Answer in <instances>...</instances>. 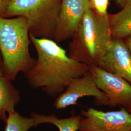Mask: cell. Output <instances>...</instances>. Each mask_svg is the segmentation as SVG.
Instances as JSON below:
<instances>
[{
    "label": "cell",
    "instance_id": "cell-2",
    "mask_svg": "<svg viewBox=\"0 0 131 131\" xmlns=\"http://www.w3.org/2000/svg\"><path fill=\"white\" fill-rule=\"evenodd\" d=\"M68 56L88 66H98L112 41L109 13L101 15L90 8L71 38Z\"/></svg>",
    "mask_w": 131,
    "mask_h": 131
},
{
    "label": "cell",
    "instance_id": "cell-5",
    "mask_svg": "<svg viewBox=\"0 0 131 131\" xmlns=\"http://www.w3.org/2000/svg\"><path fill=\"white\" fill-rule=\"evenodd\" d=\"M77 131H131V114L124 107L103 111L93 108L83 110Z\"/></svg>",
    "mask_w": 131,
    "mask_h": 131
},
{
    "label": "cell",
    "instance_id": "cell-14",
    "mask_svg": "<svg viewBox=\"0 0 131 131\" xmlns=\"http://www.w3.org/2000/svg\"><path fill=\"white\" fill-rule=\"evenodd\" d=\"M91 8L101 15L107 14L109 0H89Z\"/></svg>",
    "mask_w": 131,
    "mask_h": 131
},
{
    "label": "cell",
    "instance_id": "cell-13",
    "mask_svg": "<svg viewBox=\"0 0 131 131\" xmlns=\"http://www.w3.org/2000/svg\"><path fill=\"white\" fill-rule=\"evenodd\" d=\"M5 123V131H28L37 126L33 117H25L16 111L8 114Z\"/></svg>",
    "mask_w": 131,
    "mask_h": 131
},
{
    "label": "cell",
    "instance_id": "cell-11",
    "mask_svg": "<svg viewBox=\"0 0 131 131\" xmlns=\"http://www.w3.org/2000/svg\"><path fill=\"white\" fill-rule=\"evenodd\" d=\"M112 39H124L131 36V7L122 8L118 12L109 14Z\"/></svg>",
    "mask_w": 131,
    "mask_h": 131
},
{
    "label": "cell",
    "instance_id": "cell-19",
    "mask_svg": "<svg viewBox=\"0 0 131 131\" xmlns=\"http://www.w3.org/2000/svg\"><path fill=\"white\" fill-rule=\"evenodd\" d=\"M125 108L126 109L127 111L128 112L131 114V103L127 106H126V107H125Z\"/></svg>",
    "mask_w": 131,
    "mask_h": 131
},
{
    "label": "cell",
    "instance_id": "cell-16",
    "mask_svg": "<svg viewBox=\"0 0 131 131\" xmlns=\"http://www.w3.org/2000/svg\"><path fill=\"white\" fill-rule=\"evenodd\" d=\"M115 3L120 8L131 7V0H115Z\"/></svg>",
    "mask_w": 131,
    "mask_h": 131
},
{
    "label": "cell",
    "instance_id": "cell-17",
    "mask_svg": "<svg viewBox=\"0 0 131 131\" xmlns=\"http://www.w3.org/2000/svg\"><path fill=\"white\" fill-rule=\"evenodd\" d=\"M126 44L127 47L128 48L131 54V36L123 39Z\"/></svg>",
    "mask_w": 131,
    "mask_h": 131
},
{
    "label": "cell",
    "instance_id": "cell-3",
    "mask_svg": "<svg viewBox=\"0 0 131 131\" xmlns=\"http://www.w3.org/2000/svg\"><path fill=\"white\" fill-rule=\"evenodd\" d=\"M29 34L24 17L0 18V52L4 74L11 80L19 72L25 74L36 63L30 52Z\"/></svg>",
    "mask_w": 131,
    "mask_h": 131
},
{
    "label": "cell",
    "instance_id": "cell-7",
    "mask_svg": "<svg viewBox=\"0 0 131 131\" xmlns=\"http://www.w3.org/2000/svg\"><path fill=\"white\" fill-rule=\"evenodd\" d=\"M89 68L97 86L106 96L108 106L125 108L131 103V84L126 80L98 66Z\"/></svg>",
    "mask_w": 131,
    "mask_h": 131
},
{
    "label": "cell",
    "instance_id": "cell-15",
    "mask_svg": "<svg viewBox=\"0 0 131 131\" xmlns=\"http://www.w3.org/2000/svg\"><path fill=\"white\" fill-rule=\"evenodd\" d=\"M11 0H0V18L3 17Z\"/></svg>",
    "mask_w": 131,
    "mask_h": 131
},
{
    "label": "cell",
    "instance_id": "cell-6",
    "mask_svg": "<svg viewBox=\"0 0 131 131\" xmlns=\"http://www.w3.org/2000/svg\"><path fill=\"white\" fill-rule=\"evenodd\" d=\"M84 97H94L96 105H108L106 96L97 86L89 70L72 80L65 90L57 96L53 106L57 110L65 109L77 104L78 100Z\"/></svg>",
    "mask_w": 131,
    "mask_h": 131
},
{
    "label": "cell",
    "instance_id": "cell-4",
    "mask_svg": "<svg viewBox=\"0 0 131 131\" xmlns=\"http://www.w3.org/2000/svg\"><path fill=\"white\" fill-rule=\"evenodd\" d=\"M61 4V0H11L3 18L24 17L34 37L53 39Z\"/></svg>",
    "mask_w": 131,
    "mask_h": 131
},
{
    "label": "cell",
    "instance_id": "cell-18",
    "mask_svg": "<svg viewBox=\"0 0 131 131\" xmlns=\"http://www.w3.org/2000/svg\"><path fill=\"white\" fill-rule=\"evenodd\" d=\"M4 75V66L2 56L0 52V76Z\"/></svg>",
    "mask_w": 131,
    "mask_h": 131
},
{
    "label": "cell",
    "instance_id": "cell-12",
    "mask_svg": "<svg viewBox=\"0 0 131 131\" xmlns=\"http://www.w3.org/2000/svg\"><path fill=\"white\" fill-rule=\"evenodd\" d=\"M31 117L34 118L37 126L42 123H51L57 127L59 131H77L82 118L80 115L65 118H58L54 114L45 116L33 112L31 114Z\"/></svg>",
    "mask_w": 131,
    "mask_h": 131
},
{
    "label": "cell",
    "instance_id": "cell-8",
    "mask_svg": "<svg viewBox=\"0 0 131 131\" xmlns=\"http://www.w3.org/2000/svg\"><path fill=\"white\" fill-rule=\"evenodd\" d=\"M91 8L89 0H61L53 39L63 42L72 37L86 12Z\"/></svg>",
    "mask_w": 131,
    "mask_h": 131
},
{
    "label": "cell",
    "instance_id": "cell-1",
    "mask_svg": "<svg viewBox=\"0 0 131 131\" xmlns=\"http://www.w3.org/2000/svg\"><path fill=\"white\" fill-rule=\"evenodd\" d=\"M38 58L33 67L24 74L33 89H41L48 95L56 97L70 81L89 70L88 66L75 61L54 40L40 38L29 34Z\"/></svg>",
    "mask_w": 131,
    "mask_h": 131
},
{
    "label": "cell",
    "instance_id": "cell-9",
    "mask_svg": "<svg viewBox=\"0 0 131 131\" xmlns=\"http://www.w3.org/2000/svg\"><path fill=\"white\" fill-rule=\"evenodd\" d=\"M98 66L131 84V54L123 39H113Z\"/></svg>",
    "mask_w": 131,
    "mask_h": 131
},
{
    "label": "cell",
    "instance_id": "cell-10",
    "mask_svg": "<svg viewBox=\"0 0 131 131\" xmlns=\"http://www.w3.org/2000/svg\"><path fill=\"white\" fill-rule=\"evenodd\" d=\"M11 81L5 74L0 76V119L4 122L7 119L6 114L15 111L20 100L19 90Z\"/></svg>",
    "mask_w": 131,
    "mask_h": 131
}]
</instances>
